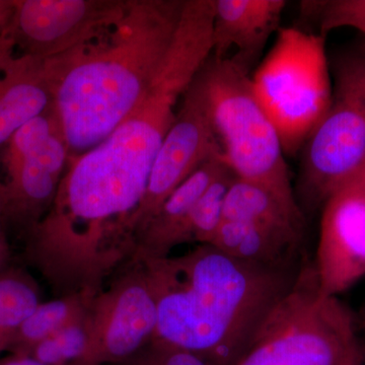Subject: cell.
Instances as JSON below:
<instances>
[{"label": "cell", "mask_w": 365, "mask_h": 365, "mask_svg": "<svg viewBox=\"0 0 365 365\" xmlns=\"http://www.w3.org/2000/svg\"><path fill=\"white\" fill-rule=\"evenodd\" d=\"M202 67L170 48L148 96L97 146L68 160L51 207L36 227L46 260L69 277L98 280L133 255L135 215L178 104Z\"/></svg>", "instance_id": "obj_1"}, {"label": "cell", "mask_w": 365, "mask_h": 365, "mask_svg": "<svg viewBox=\"0 0 365 365\" xmlns=\"http://www.w3.org/2000/svg\"><path fill=\"white\" fill-rule=\"evenodd\" d=\"M139 262L157 302L151 341L194 353L209 365L235 364L304 268L263 267L210 245Z\"/></svg>", "instance_id": "obj_2"}, {"label": "cell", "mask_w": 365, "mask_h": 365, "mask_svg": "<svg viewBox=\"0 0 365 365\" xmlns=\"http://www.w3.org/2000/svg\"><path fill=\"white\" fill-rule=\"evenodd\" d=\"M185 0H128L98 35L46 60L69 160L107 138L143 103L162 68Z\"/></svg>", "instance_id": "obj_3"}, {"label": "cell", "mask_w": 365, "mask_h": 365, "mask_svg": "<svg viewBox=\"0 0 365 365\" xmlns=\"http://www.w3.org/2000/svg\"><path fill=\"white\" fill-rule=\"evenodd\" d=\"M222 160L232 174L300 208L275 127L255 96L251 74L211 55L201 68ZM302 209V208H300Z\"/></svg>", "instance_id": "obj_4"}, {"label": "cell", "mask_w": 365, "mask_h": 365, "mask_svg": "<svg viewBox=\"0 0 365 365\" xmlns=\"http://www.w3.org/2000/svg\"><path fill=\"white\" fill-rule=\"evenodd\" d=\"M251 79L255 96L275 127L285 155H297L332 100L326 38L304 29L280 28Z\"/></svg>", "instance_id": "obj_5"}, {"label": "cell", "mask_w": 365, "mask_h": 365, "mask_svg": "<svg viewBox=\"0 0 365 365\" xmlns=\"http://www.w3.org/2000/svg\"><path fill=\"white\" fill-rule=\"evenodd\" d=\"M355 345L351 314L306 264L235 365H340Z\"/></svg>", "instance_id": "obj_6"}, {"label": "cell", "mask_w": 365, "mask_h": 365, "mask_svg": "<svg viewBox=\"0 0 365 365\" xmlns=\"http://www.w3.org/2000/svg\"><path fill=\"white\" fill-rule=\"evenodd\" d=\"M332 69L330 107L302 148L297 193L307 210L325 203L365 163V43L339 53Z\"/></svg>", "instance_id": "obj_7"}, {"label": "cell", "mask_w": 365, "mask_h": 365, "mask_svg": "<svg viewBox=\"0 0 365 365\" xmlns=\"http://www.w3.org/2000/svg\"><path fill=\"white\" fill-rule=\"evenodd\" d=\"M6 182L0 185L1 218L32 228L51 207L69 160L54 106L24 125L6 144Z\"/></svg>", "instance_id": "obj_8"}, {"label": "cell", "mask_w": 365, "mask_h": 365, "mask_svg": "<svg viewBox=\"0 0 365 365\" xmlns=\"http://www.w3.org/2000/svg\"><path fill=\"white\" fill-rule=\"evenodd\" d=\"M222 158L205 81L200 71L185 91L176 118L163 139L151 170L148 189L135 215L137 241L145 223L201 165Z\"/></svg>", "instance_id": "obj_9"}, {"label": "cell", "mask_w": 365, "mask_h": 365, "mask_svg": "<svg viewBox=\"0 0 365 365\" xmlns=\"http://www.w3.org/2000/svg\"><path fill=\"white\" fill-rule=\"evenodd\" d=\"M86 319L90 346L79 365L126 362L150 344L157 330L158 307L141 265L97 294Z\"/></svg>", "instance_id": "obj_10"}, {"label": "cell", "mask_w": 365, "mask_h": 365, "mask_svg": "<svg viewBox=\"0 0 365 365\" xmlns=\"http://www.w3.org/2000/svg\"><path fill=\"white\" fill-rule=\"evenodd\" d=\"M128 0H14L11 37L21 56L55 58L98 35Z\"/></svg>", "instance_id": "obj_11"}, {"label": "cell", "mask_w": 365, "mask_h": 365, "mask_svg": "<svg viewBox=\"0 0 365 365\" xmlns=\"http://www.w3.org/2000/svg\"><path fill=\"white\" fill-rule=\"evenodd\" d=\"M314 268L328 297H338L365 275V186L357 179L323 204Z\"/></svg>", "instance_id": "obj_12"}, {"label": "cell", "mask_w": 365, "mask_h": 365, "mask_svg": "<svg viewBox=\"0 0 365 365\" xmlns=\"http://www.w3.org/2000/svg\"><path fill=\"white\" fill-rule=\"evenodd\" d=\"M285 0H215L212 56L227 58L251 74L271 36L280 30Z\"/></svg>", "instance_id": "obj_13"}, {"label": "cell", "mask_w": 365, "mask_h": 365, "mask_svg": "<svg viewBox=\"0 0 365 365\" xmlns=\"http://www.w3.org/2000/svg\"><path fill=\"white\" fill-rule=\"evenodd\" d=\"M227 170L222 158H212L165 199L139 232L135 255L138 260L168 256L175 247L190 242L192 211L208 187Z\"/></svg>", "instance_id": "obj_14"}, {"label": "cell", "mask_w": 365, "mask_h": 365, "mask_svg": "<svg viewBox=\"0 0 365 365\" xmlns=\"http://www.w3.org/2000/svg\"><path fill=\"white\" fill-rule=\"evenodd\" d=\"M45 60L16 57L0 76V145L53 105Z\"/></svg>", "instance_id": "obj_15"}, {"label": "cell", "mask_w": 365, "mask_h": 365, "mask_svg": "<svg viewBox=\"0 0 365 365\" xmlns=\"http://www.w3.org/2000/svg\"><path fill=\"white\" fill-rule=\"evenodd\" d=\"M223 220H237L304 237L306 222L300 208L290 207L253 182L235 177L227 192Z\"/></svg>", "instance_id": "obj_16"}, {"label": "cell", "mask_w": 365, "mask_h": 365, "mask_svg": "<svg viewBox=\"0 0 365 365\" xmlns=\"http://www.w3.org/2000/svg\"><path fill=\"white\" fill-rule=\"evenodd\" d=\"M95 297L88 294H69L40 302L19 328L9 351L14 355H29L42 341L85 318Z\"/></svg>", "instance_id": "obj_17"}, {"label": "cell", "mask_w": 365, "mask_h": 365, "mask_svg": "<svg viewBox=\"0 0 365 365\" xmlns=\"http://www.w3.org/2000/svg\"><path fill=\"white\" fill-rule=\"evenodd\" d=\"M40 302L29 276L16 271L0 275V354L9 351L19 328Z\"/></svg>", "instance_id": "obj_18"}, {"label": "cell", "mask_w": 365, "mask_h": 365, "mask_svg": "<svg viewBox=\"0 0 365 365\" xmlns=\"http://www.w3.org/2000/svg\"><path fill=\"white\" fill-rule=\"evenodd\" d=\"M86 316L36 345L29 355L45 365L83 364L90 346Z\"/></svg>", "instance_id": "obj_19"}, {"label": "cell", "mask_w": 365, "mask_h": 365, "mask_svg": "<svg viewBox=\"0 0 365 365\" xmlns=\"http://www.w3.org/2000/svg\"><path fill=\"white\" fill-rule=\"evenodd\" d=\"M235 177L232 170H225L200 197L190 217V242L199 245L211 244L223 220L225 195Z\"/></svg>", "instance_id": "obj_20"}, {"label": "cell", "mask_w": 365, "mask_h": 365, "mask_svg": "<svg viewBox=\"0 0 365 365\" xmlns=\"http://www.w3.org/2000/svg\"><path fill=\"white\" fill-rule=\"evenodd\" d=\"M302 14L318 24L319 35L349 26L365 36V0H313L300 2Z\"/></svg>", "instance_id": "obj_21"}, {"label": "cell", "mask_w": 365, "mask_h": 365, "mask_svg": "<svg viewBox=\"0 0 365 365\" xmlns=\"http://www.w3.org/2000/svg\"><path fill=\"white\" fill-rule=\"evenodd\" d=\"M128 361L130 365H209L194 353L155 341Z\"/></svg>", "instance_id": "obj_22"}, {"label": "cell", "mask_w": 365, "mask_h": 365, "mask_svg": "<svg viewBox=\"0 0 365 365\" xmlns=\"http://www.w3.org/2000/svg\"><path fill=\"white\" fill-rule=\"evenodd\" d=\"M14 48H16V44L11 37V31L0 36V76L16 58L14 56Z\"/></svg>", "instance_id": "obj_23"}, {"label": "cell", "mask_w": 365, "mask_h": 365, "mask_svg": "<svg viewBox=\"0 0 365 365\" xmlns=\"http://www.w3.org/2000/svg\"><path fill=\"white\" fill-rule=\"evenodd\" d=\"M14 13V0H0V36L11 31Z\"/></svg>", "instance_id": "obj_24"}, {"label": "cell", "mask_w": 365, "mask_h": 365, "mask_svg": "<svg viewBox=\"0 0 365 365\" xmlns=\"http://www.w3.org/2000/svg\"><path fill=\"white\" fill-rule=\"evenodd\" d=\"M0 365H45L42 362L38 361L31 355H13L4 361L0 362Z\"/></svg>", "instance_id": "obj_25"}, {"label": "cell", "mask_w": 365, "mask_h": 365, "mask_svg": "<svg viewBox=\"0 0 365 365\" xmlns=\"http://www.w3.org/2000/svg\"><path fill=\"white\" fill-rule=\"evenodd\" d=\"M340 365H360L359 350H357L356 345L347 353Z\"/></svg>", "instance_id": "obj_26"}, {"label": "cell", "mask_w": 365, "mask_h": 365, "mask_svg": "<svg viewBox=\"0 0 365 365\" xmlns=\"http://www.w3.org/2000/svg\"><path fill=\"white\" fill-rule=\"evenodd\" d=\"M7 259V247L6 240H4V235L0 228V269L4 267Z\"/></svg>", "instance_id": "obj_27"}, {"label": "cell", "mask_w": 365, "mask_h": 365, "mask_svg": "<svg viewBox=\"0 0 365 365\" xmlns=\"http://www.w3.org/2000/svg\"><path fill=\"white\" fill-rule=\"evenodd\" d=\"M354 179L359 180V181L361 182L362 184H364L365 186V163L364 165V167H362L361 170H360L359 174L357 175V176L355 177Z\"/></svg>", "instance_id": "obj_28"}, {"label": "cell", "mask_w": 365, "mask_h": 365, "mask_svg": "<svg viewBox=\"0 0 365 365\" xmlns=\"http://www.w3.org/2000/svg\"><path fill=\"white\" fill-rule=\"evenodd\" d=\"M1 220H2V218H1V213H0V225H1Z\"/></svg>", "instance_id": "obj_29"}, {"label": "cell", "mask_w": 365, "mask_h": 365, "mask_svg": "<svg viewBox=\"0 0 365 365\" xmlns=\"http://www.w3.org/2000/svg\"><path fill=\"white\" fill-rule=\"evenodd\" d=\"M0 206H1V204H0Z\"/></svg>", "instance_id": "obj_30"}]
</instances>
